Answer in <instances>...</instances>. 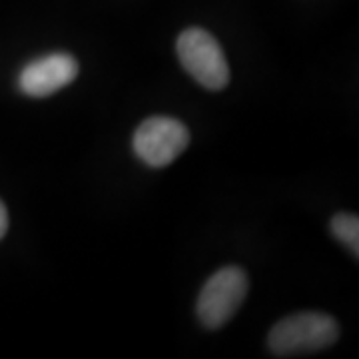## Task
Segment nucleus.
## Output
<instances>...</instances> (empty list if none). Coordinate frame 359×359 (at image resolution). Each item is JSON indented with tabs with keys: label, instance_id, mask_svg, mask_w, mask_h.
I'll use <instances>...</instances> for the list:
<instances>
[{
	"label": "nucleus",
	"instance_id": "39448f33",
	"mask_svg": "<svg viewBox=\"0 0 359 359\" xmlns=\"http://www.w3.org/2000/svg\"><path fill=\"white\" fill-rule=\"evenodd\" d=\"M80 66L68 52H50L30 60L18 74V88L30 98H46L76 80Z\"/></svg>",
	"mask_w": 359,
	"mask_h": 359
},
{
	"label": "nucleus",
	"instance_id": "20e7f679",
	"mask_svg": "<svg viewBox=\"0 0 359 359\" xmlns=\"http://www.w3.org/2000/svg\"><path fill=\"white\" fill-rule=\"evenodd\" d=\"M190 144V132L184 122L170 116H152L134 132L132 148L146 166L166 168Z\"/></svg>",
	"mask_w": 359,
	"mask_h": 359
},
{
	"label": "nucleus",
	"instance_id": "0eeeda50",
	"mask_svg": "<svg viewBox=\"0 0 359 359\" xmlns=\"http://www.w3.org/2000/svg\"><path fill=\"white\" fill-rule=\"evenodd\" d=\"M6 231H8V212H6V205L0 200V240L6 236Z\"/></svg>",
	"mask_w": 359,
	"mask_h": 359
},
{
	"label": "nucleus",
	"instance_id": "7ed1b4c3",
	"mask_svg": "<svg viewBox=\"0 0 359 359\" xmlns=\"http://www.w3.org/2000/svg\"><path fill=\"white\" fill-rule=\"evenodd\" d=\"M248 273L238 266L218 269L198 295L196 313L205 330H219L242 308L248 295Z\"/></svg>",
	"mask_w": 359,
	"mask_h": 359
},
{
	"label": "nucleus",
	"instance_id": "f03ea898",
	"mask_svg": "<svg viewBox=\"0 0 359 359\" xmlns=\"http://www.w3.org/2000/svg\"><path fill=\"white\" fill-rule=\"evenodd\" d=\"M176 52L184 70L208 90H224L230 82V66L219 42L204 28H186L178 36Z\"/></svg>",
	"mask_w": 359,
	"mask_h": 359
},
{
	"label": "nucleus",
	"instance_id": "423d86ee",
	"mask_svg": "<svg viewBox=\"0 0 359 359\" xmlns=\"http://www.w3.org/2000/svg\"><path fill=\"white\" fill-rule=\"evenodd\" d=\"M332 233L346 245L349 252H353V256H359V218L355 214H335L332 218Z\"/></svg>",
	"mask_w": 359,
	"mask_h": 359
},
{
	"label": "nucleus",
	"instance_id": "f257e3e1",
	"mask_svg": "<svg viewBox=\"0 0 359 359\" xmlns=\"http://www.w3.org/2000/svg\"><path fill=\"white\" fill-rule=\"evenodd\" d=\"M339 337L337 321L321 311H299L280 320L268 335L276 358H297L334 346Z\"/></svg>",
	"mask_w": 359,
	"mask_h": 359
}]
</instances>
